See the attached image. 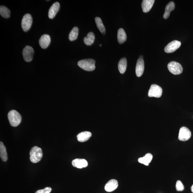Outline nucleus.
Returning a JSON list of instances; mask_svg holds the SVG:
<instances>
[{"mask_svg": "<svg viewBox=\"0 0 193 193\" xmlns=\"http://www.w3.org/2000/svg\"><path fill=\"white\" fill-rule=\"evenodd\" d=\"M95 60L93 59H85L78 61V65L85 71H92L95 69Z\"/></svg>", "mask_w": 193, "mask_h": 193, "instance_id": "1", "label": "nucleus"}, {"mask_svg": "<svg viewBox=\"0 0 193 193\" xmlns=\"http://www.w3.org/2000/svg\"><path fill=\"white\" fill-rule=\"evenodd\" d=\"M8 117L11 126L13 127H17L21 123V116L16 110H12L10 111L8 113Z\"/></svg>", "mask_w": 193, "mask_h": 193, "instance_id": "2", "label": "nucleus"}, {"mask_svg": "<svg viewBox=\"0 0 193 193\" xmlns=\"http://www.w3.org/2000/svg\"><path fill=\"white\" fill-rule=\"evenodd\" d=\"M43 156L41 148L37 146H34L30 152V159L33 163H38L41 161Z\"/></svg>", "mask_w": 193, "mask_h": 193, "instance_id": "3", "label": "nucleus"}, {"mask_svg": "<svg viewBox=\"0 0 193 193\" xmlns=\"http://www.w3.org/2000/svg\"><path fill=\"white\" fill-rule=\"evenodd\" d=\"M167 67L171 73L175 75H178L183 72V68L181 65L175 61H172L169 63Z\"/></svg>", "mask_w": 193, "mask_h": 193, "instance_id": "4", "label": "nucleus"}, {"mask_svg": "<svg viewBox=\"0 0 193 193\" xmlns=\"http://www.w3.org/2000/svg\"><path fill=\"white\" fill-rule=\"evenodd\" d=\"M33 22V19L31 15L26 14L24 15L22 19V27L24 32H27L31 28Z\"/></svg>", "mask_w": 193, "mask_h": 193, "instance_id": "5", "label": "nucleus"}, {"mask_svg": "<svg viewBox=\"0 0 193 193\" xmlns=\"http://www.w3.org/2000/svg\"><path fill=\"white\" fill-rule=\"evenodd\" d=\"M162 89L159 85L155 84L151 85L148 93L149 97H160L162 95Z\"/></svg>", "mask_w": 193, "mask_h": 193, "instance_id": "6", "label": "nucleus"}, {"mask_svg": "<svg viewBox=\"0 0 193 193\" xmlns=\"http://www.w3.org/2000/svg\"><path fill=\"white\" fill-rule=\"evenodd\" d=\"M34 53V49L32 47L29 45L26 46L22 52L24 60L27 62H30L33 60Z\"/></svg>", "mask_w": 193, "mask_h": 193, "instance_id": "7", "label": "nucleus"}, {"mask_svg": "<svg viewBox=\"0 0 193 193\" xmlns=\"http://www.w3.org/2000/svg\"><path fill=\"white\" fill-rule=\"evenodd\" d=\"M191 136V132L187 128L183 127L180 129L179 135V139L180 141H187L190 139Z\"/></svg>", "mask_w": 193, "mask_h": 193, "instance_id": "8", "label": "nucleus"}, {"mask_svg": "<svg viewBox=\"0 0 193 193\" xmlns=\"http://www.w3.org/2000/svg\"><path fill=\"white\" fill-rule=\"evenodd\" d=\"M181 43L179 41L175 40L169 43L164 48V51L167 53H171L176 51L181 46Z\"/></svg>", "mask_w": 193, "mask_h": 193, "instance_id": "9", "label": "nucleus"}, {"mask_svg": "<svg viewBox=\"0 0 193 193\" xmlns=\"http://www.w3.org/2000/svg\"><path fill=\"white\" fill-rule=\"evenodd\" d=\"M144 64L143 59H138L136 67V75L138 77H140L143 74L144 71Z\"/></svg>", "mask_w": 193, "mask_h": 193, "instance_id": "10", "label": "nucleus"}, {"mask_svg": "<svg viewBox=\"0 0 193 193\" xmlns=\"http://www.w3.org/2000/svg\"><path fill=\"white\" fill-rule=\"evenodd\" d=\"M51 41L49 35L45 34L42 35L39 40V42L41 47L43 49H46L50 45Z\"/></svg>", "mask_w": 193, "mask_h": 193, "instance_id": "11", "label": "nucleus"}, {"mask_svg": "<svg viewBox=\"0 0 193 193\" xmlns=\"http://www.w3.org/2000/svg\"><path fill=\"white\" fill-rule=\"evenodd\" d=\"M60 4L58 2H56L53 4L48 12V17L50 19H53L55 17L60 10Z\"/></svg>", "mask_w": 193, "mask_h": 193, "instance_id": "12", "label": "nucleus"}, {"mask_svg": "<svg viewBox=\"0 0 193 193\" xmlns=\"http://www.w3.org/2000/svg\"><path fill=\"white\" fill-rule=\"evenodd\" d=\"M118 185V182L117 180L112 179L106 183L104 189L107 192H112L117 189Z\"/></svg>", "mask_w": 193, "mask_h": 193, "instance_id": "13", "label": "nucleus"}, {"mask_svg": "<svg viewBox=\"0 0 193 193\" xmlns=\"http://www.w3.org/2000/svg\"><path fill=\"white\" fill-rule=\"evenodd\" d=\"M72 164L74 167L82 168L87 167L88 165V163L84 159H77L73 160L72 161Z\"/></svg>", "mask_w": 193, "mask_h": 193, "instance_id": "14", "label": "nucleus"}, {"mask_svg": "<svg viewBox=\"0 0 193 193\" xmlns=\"http://www.w3.org/2000/svg\"><path fill=\"white\" fill-rule=\"evenodd\" d=\"M154 0H144L142 3V10L144 13L150 11L155 3Z\"/></svg>", "mask_w": 193, "mask_h": 193, "instance_id": "15", "label": "nucleus"}, {"mask_svg": "<svg viewBox=\"0 0 193 193\" xmlns=\"http://www.w3.org/2000/svg\"><path fill=\"white\" fill-rule=\"evenodd\" d=\"M92 136L91 132L89 131H85L79 133L77 135L78 141L80 142H85L88 140Z\"/></svg>", "mask_w": 193, "mask_h": 193, "instance_id": "16", "label": "nucleus"}, {"mask_svg": "<svg viewBox=\"0 0 193 193\" xmlns=\"http://www.w3.org/2000/svg\"><path fill=\"white\" fill-rule=\"evenodd\" d=\"M175 8V4L174 2H170L166 6L165 12L163 14V18L167 19L170 16V13Z\"/></svg>", "mask_w": 193, "mask_h": 193, "instance_id": "17", "label": "nucleus"}, {"mask_svg": "<svg viewBox=\"0 0 193 193\" xmlns=\"http://www.w3.org/2000/svg\"><path fill=\"white\" fill-rule=\"evenodd\" d=\"M153 158V156L151 153H147L144 156L138 159V161L140 163L143 164L146 166H148L149 163H150Z\"/></svg>", "mask_w": 193, "mask_h": 193, "instance_id": "18", "label": "nucleus"}, {"mask_svg": "<svg viewBox=\"0 0 193 193\" xmlns=\"http://www.w3.org/2000/svg\"><path fill=\"white\" fill-rule=\"evenodd\" d=\"M95 38V34L93 32H90L87 34V37H85L83 41L86 45H91L94 43Z\"/></svg>", "mask_w": 193, "mask_h": 193, "instance_id": "19", "label": "nucleus"}, {"mask_svg": "<svg viewBox=\"0 0 193 193\" xmlns=\"http://www.w3.org/2000/svg\"><path fill=\"white\" fill-rule=\"evenodd\" d=\"M117 39L118 43L120 44L123 43L127 39V35L125 32L122 28H120L118 30Z\"/></svg>", "mask_w": 193, "mask_h": 193, "instance_id": "20", "label": "nucleus"}, {"mask_svg": "<svg viewBox=\"0 0 193 193\" xmlns=\"http://www.w3.org/2000/svg\"><path fill=\"white\" fill-rule=\"evenodd\" d=\"M127 61L126 58L120 59L118 64V69L120 73L124 74L126 72L127 67Z\"/></svg>", "mask_w": 193, "mask_h": 193, "instance_id": "21", "label": "nucleus"}, {"mask_svg": "<svg viewBox=\"0 0 193 193\" xmlns=\"http://www.w3.org/2000/svg\"><path fill=\"white\" fill-rule=\"evenodd\" d=\"M0 156L3 161L6 162L7 160V154L6 147L2 142H0Z\"/></svg>", "mask_w": 193, "mask_h": 193, "instance_id": "22", "label": "nucleus"}, {"mask_svg": "<svg viewBox=\"0 0 193 193\" xmlns=\"http://www.w3.org/2000/svg\"><path fill=\"white\" fill-rule=\"evenodd\" d=\"M95 21L98 30L103 34H105L106 33V29L102 23L101 19L99 17H96L95 18Z\"/></svg>", "mask_w": 193, "mask_h": 193, "instance_id": "23", "label": "nucleus"}, {"mask_svg": "<svg viewBox=\"0 0 193 193\" xmlns=\"http://www.w3.org/2000/svg\"><path fill=\"white\" fill-rule=\"evenodd\" d=\"M79 33V29L77 27H74L70 32L69 35V40L73 41L77 38Z\"/></svg>", "mask_w": 193, "mask_h": 193, "instance_id": "24", "label": "nucleus"}, {"mask_svg": "<svg viewBox=\"0 0 193 193\" xmlns=\"http://www.w3.org/2000/svg\"><path fill=\"white\" fill-rule=\"evenodd\" d=\"M0 14L4 18H8L10 16V11L6 6H0Z\"/></svg>", "mask_w": 193, "mask_h": 193, "instance_id": "25", "label": "nucleus"}, {"mask_svg": "<svg viewBox=\"0 0 193 193\" xmlns=\"http://www.w3.org/2000/svg\"><path fill=\"white\" fill-rule=\"evenodd\" d=\"M176 188L178 191H183L184 189V186L181 181L178 180L177 181Z\"/></svg>", "mask_w": 193, "mask_h": 193, "instance_id": "26", "label": "nucleus"}, {"mask_svg": "<svg viewBox=\"0 0 193 193\" xmlns=\"http://www.w3.org/2000/svg\"><path fill=\"white\" fill-rule=\"evenodd\" d=\"M52 191V188L50 187H45L44 189L37 191L35 193H50Z\"/></svg>", "mask_w": 193, "mask_h": 193, "instance_id": "27", "label": "nucleus"}, {"mask_svg": "<svg viewBox=\"0 0 193 193\" xmlns=\"http://www.w3.org/2000/svg\"><path fill=\"white\" fill-rule=\"evenodd\" d=\"M143 56H140L139 57V58H140V59H143Z\"/></svg>", "mask_w": 193, "mask_h": 193, "instance_id": "28", "label": "nucleus"}, {"mask_svg": "<svg viewBox=\"0 0 193 193\" xmlns=\"http://www.w3.org/2000/svg\"><path fill=\"white\" fill-rule=\"evenodd\" d=\"M191 190L192 192L193 193V185L191 186Z\"/></svg>", "mask_w": 193, "mask_h": 193, "instance_id": "29", "label": "nucleus"}, {"mask_svg": "<svg viewBox=\"0 0 193 193\" xmlns=\"http://www.w3.org/2000/svg\"><path fill=\"white\" fill-rule=\"evenodd\" d=\"M100 47H101V46H102V45L100 44Z\"/></svg>", "mask_w": 193, "mask_h": 193, "instance_id": "30", "label": "nucleus"}]
</instances>
